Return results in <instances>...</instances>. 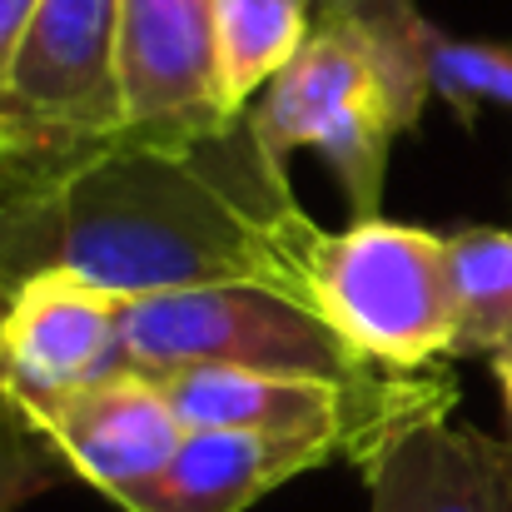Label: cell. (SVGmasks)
I'll list each match as a JSON object with an SVG mask.
<instances>
[{
    "instance_id": "6da1fadb",
    "label": "cell",
    "mask_w": 512,
    "mask_h": 512,
    "mask_svg": "<svg viewBox=\"0 0 512 512\" xmlns=\"http://www.w3.org/2000/svg\"><path fill=\"white\" fill-rule=\"evenodd\" d=\"M314 239L319 224L244 115L189 145L120 140L0 194V299L25 279L70 274L125 299L249 284L309 309Z\"/></svg>"
},
{
    "instance_id": "7a4b0ae2",
    "label": "cell",
    "mask_w": 512,
    "mask_h": 512,
    "mask_svg": "<svg viewBox=\"0 0 512 512\" xmlns=\"http://www.w3.org/2000/svg\"><path fill=\"white\" fill-rule=\"evenodd\" d=\"M423 15L413 0H343L319 10L304 50L249 105L254 135L284 165L319 150L358 219H378L393 145L428 105Z\"/></svg>"
},
{
    "instance_id": "3957f363",
    "label": "cell",
    "mask_w": 512,
    "mask_h": 512,
    "mask_svg": "<svg viewBox=\"0 0 512 512\" xmlns=\"http://www.w3.org/2000/svg\"><path fill=\"white\" fill-rule=\"evenodd\" d=\"M130 140L120 0H45L0 90V194L45 184Z\"/></svg>"
},
{
    "instance_id": "277c9868",
    "label": "cell",
    "mask_w": 512,
    "mask_h": 512,
    "mask_svg": "<svg viewBox=\"0 0 512 512\" xmlns=\"http://www.w3.org/2000/svg\"><path fill=\"white\" fill-rule=\"evenodd\" d=\"M304 304L383 373H433L458 343V289L448 234L358 219L319 229L304 274Z\"/></svg>"
},
{
    "instance_id": "5b68a950",
    "label": "cell",
    "mask_w": 512,
    "mask_h": 512,
    "mask_svg": "<svg viewBox=\"0 0 512 512\" xmlns=\"http://www.w3.org/2000/svg\"><path fill=\"white\" fill-rule=\"evenodd\" d=\"M115 378H160L179 368H259V373H309L368 383L383 378L358 348L269 289H189V294H115Z\"/></svg>"
},
{
    "instance_id": "8992f818",
    "label": "cell",
    "mask_w": 512,
    "mask_h": 512,
    "mask_svg": "<svg viewBox=\"0 0 512 512\" xmlns=\"http://www.w3.org/2000/svg\"><path fill=\"white\" fill-rule=\"evenodd\" d=\"M120 90L130 140L189 145L234 130L219 85L214 0H120Z\"/></svg>"
},
{
    "instance_id": "52a82bcc",
    "label": "cell",
    "mask_w": 512,
    "mask_h": 512,
    "mask_svg": "<svg viewBox=\"0 0 512 512\" xmlns=\"http://www.w3.org/2000/svg\"><path fill=\"white\" fill-rule=\"evenodd\" d=\"M15 398V393H10ZM75 478L100 488L110 503H125L155 473L170 468L189 428L174 418L165 393L150 378H105L90 388L15 398Z\"/></svg>"
},
{
    "instance_id": "ba28073f",
    "label": "cell",
    "mask_w": 512,
    "mask_h": 512,
    "mask_svg": "<svg viewBox=\"0 0 512 512\" xmlns=\"http://www.w3.org/2000/svg\"><path fill=\"white\" fill-rule=\"evenodd\" d=\"M120 373L115 294L40 274L5 294L0 309V388L15 398H50Z\"/></svg>"
},
{
    "instance_id": "9c48e42d",
    "label": "cell",
    "mask_w": 512,
    "mask_h": 512,
    "mask_svg": "<svg viewBox=\"0 0 512 512\" xmlns=\"http://www.w3.org/2000/svg\"><path fill=\"white\" fill-rule=\"evenodd\" d=\"M353 463L348 443L329 433H254L199 428L184 438L165 473L135 488L125 512H249L259 498L324 463Z\"/></svg>"
},
{
    "instance_id": "30bf717a",
    "label": "cell",
    "mask_w": 512,
    "mask_h": 512,
    "mask_svg": "<svg viewBox=\"0 0 512 512\" xmlns=\"http://www.w3.org/2000/svg\"><path fill=\"white\" fill-rule=\"evenodd\" d=\"M368 512H512V448L463 428L428 423L363 463Z\"/></svg>"
},
{
    "instance_id": "8fae6325",
    "label": "cell",
    "mask_w": 512,
    "mask_h": 512,
    "mask_svg": "<svg viewBox=\"0 0 512 512\" xmlns=\"http://www.w3.org/2000/svg\"><path fill=\"white\" fill-rule=\"evenodd\" d=\"M319 0H214L219 85L234 110H249L269 80L304 50Z\"/></svg>"
},
{
    "instance_id": "7c38bea8",
    "label": "cell",
    "mask_w": 512,
    "mask_h": 512,
    "mask_svg": "<svg viewBox=\"0 0 512 512\" xmlns=\"http://www.w3.org/2000/svg\"><path fill=\"white\" fill-rule=\"evenodd\" d=\"M448 259L458 289L453 358H498L512 348V229H458L448 234Z\"/></svg>"
},
{
    "instance_id": "4fadbf2b",
    "label": "cell",
    "mask_w": 512,
    "mask_h": 512,
    "mask_svg": "<svg viewBox=\"0 0 512 512\" xmlns=\"http://www.w3.org/2000/svg\"><path fill=\"white\" fill-rule=\"evenodd\" d=\"M423 65H428V90L443 95L463 125L478 120L483 105H508L512 110V50L493 40H463L438 25H423Z\"/></svg>"
},
{
    "instance_id": "5bb4252c",
    "label": "cell",
    "mask_w": 512,
    "mask_h": 512,
    "mask_svg": "<svg viewBox=\"0 0 512 512\" xmlns=\"http://www.w3.org/2000/svg\"><path fill=\"white\" fill-rule=\"evenodd\" d=\"M65 458L35 428V418L0 388V512H20L30 498L65 478Z\"/></svg>"
},
{
    "instance_id": "9a60e30c",
    "label": "cell",
    "mask_w": 512,
    "mask_h": 512,
    "mask_svg": "<svg viewBox=\"0 0 512 512\" xmlns=\"http://www.w3.org/2000/svg\"><path fill=\"white\" fill-rule=\"evenodd\" d=\"M40 5L45 0H0V90H5V75L15 65V50H20V40H25V30H30V20H35Z\"/></svg>"
},
{
    "instance_id": "2e32d148",
    "label": "cell",
    "mask_w": 512,
    "mask_h": 512,
    "mask_svg": "<svg viewBox=\"0 0 512 512\" xmlns=\"http://www.w3.org/2000/svg\"><path fill=\"white\" fill-rule=\"evenodd\" d=\"M493 373H498V388H503V403H508V418H512V348H503L498 358H488Z\"/></svg>"
},
{
    "instance_id": "e0dca14e",
    "label": "cell",
    "mask_w": 512,
    "mask_h": 512,
    "mask_svg": "<svg viewBox=\"0 0 512 512\" xmlns=\"http://www.w3.org/2000/svg\"><path fill=\"white\" fill-rule=\"evenodd\" d=\"M329 5H343V0H319V10H329Z\"/></svg>"
},
{
    "instance_id": "ac0fdd59",
    "label": "cell",
    "mask_w": 512,
    "mask_h": 512,
    "mask_svg": "<svg viewBox=\"0 0 512 512\" xmlns=\"http://www.w3.org/2000/svg\"><path fill=\"white\" fill-rule=\"evenodd\" d=\"M0 309H5V299H0Z\"/></svg>"
}]
</instances>
